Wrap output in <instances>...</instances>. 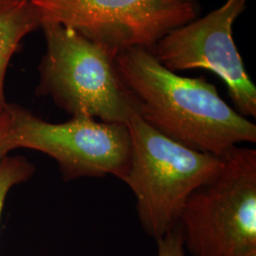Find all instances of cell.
Segmentation results:
<instances>
[{"mask_svg":"<svg viewBox=\"0 0 256 256\" xmlns=\"http://www.w3.org/2000/svg\"><path fill=\"white\" fill-rule=\"evenodd\" d=\"M248 0H227L200 19L178 28L155 46L158 62L171 72L203 68L227 86L236 111L256 117V88L250 80L232 36L234 21Z\"/></svg>","mask_w":256,"mask_h":256,"instance_id":"obj_7","label":"cell"},{"mask_svg":"<svg viewBox=\"0 0 256 256\" xmlns=\"http://www.w3.org/2000/svg\"><path fill=\"white\" fill-rule=\"evenodd\" d=\"M41 25L72 28L116 58L129 48L154 52L178 28L198 18L196 0H30Z\"/></svg>","mask_w":256,"mask_h":256,"instance_id":"obj_5","label":"cell"},{"mask_svg":"<svg viewBox=\"0 0 256 256\" xmlns=\"http://www.w3.org/2000/svg\"><path fill=\"white\" fill-rule=\"evenodd\" d=\"M239 256H256V248H252Z\"/></svg>","mask_w":256,"mask_h":256,"instance_id":"obj_12","label":"cell"},{"mask_svg":"<svg viewBox=\"0 0 256 256\" xmlns=\"http://www.w3.org/2000/svg\"><path fill=\"white\" fill-rule=\"evenodd\" d=\"M192 256H239L256 248V150L236 146L188 198L178 220Z\"/></svg>","mask_w":256,"mask_h":256,"instance_id":"obj_4","label":"cell"},{"mask_svg":"<svg viewBox=\"0 0 256 256\" xmlns=\"http://www.w3.org/2000/svg\"><path fill=\"white\" fill-rule=\"evenodd\" d=\"M156 241L158 246L156 256H185L182 232L178 224Z\"/></svg>","mask_w":256,"mask_h":256,"instance_id":"obj_10","label":"cell"},{"mask_svg":"<svg viewBox=\"0 0 256 256\" xmlns=\"http://www.w3.org/2000/svg\"><path fill=\"white\" fill-rule=\"evenodd\" d=\"M34 171V166L21 156H5L0 158V218L10 190L16 185L27 182Z\"/></svg>","mask_w":256,"mask_h":256,"instance_id":"obj_9","label":"cell"},{"mask_svg":"<svg viewBox=\"0 0 256 256\" xmlns=\"http://www.w3.org/2000/svg\"><path fill=\"white\" fill-rule=\"evenodd\" d=\"M115 64L136 115L165 137L218 158L242 144H256V124L205 77L178 75L144 48L120 52Z\"/></svg>","mask_w":256,"mask_h":256,"instance_id":"obj_1","label":"cell"},{"mask_svg":"<svg viewBox=\"0 0 256 256\" xmlns=\"http://www.w3.org/2000/svg\"><path fill=\"white\" fill-rule=\"evenodd\" d=\"M12 129L9 151L28 148L52 158L66 182L113 176L126 183L130 165L126 124L77 116L61 124L38 118L18 104H10Z\"/></svg>","mask_w":256,"mask_h":256,"instance_id":"obj_6","label":"cell"},{"mask_svg":"<svg viewBox=\"0 0 256 256\" xmlns=\"http://www.w3.org/2000/svg\"><path fill=\"white\" fill-rule=\"evenodd\" d=\"M12 129V120L8 108L0 112V158L9 153V140Z\"/></svg>","mask_w":256,"mask_h":256,"instance_id":"obj_11","label":"cell"},{"mask_svg":"<svg viewBox=\"0 0 256 256\" xmlns=\"http://www.w3.org/2000/svg\"><path fill=\"white\" fill-rule=\"evenodd\" d=\"M8 0H0V10L2 9Z\"/></svg>","mask_w":256,"mask_h":256,"instance_id":"obj_13","label":"cell"},{"mask_svg":"<svg viewBox=\"0 0 256 256\" xmlns=\"http://www.w3.org/2000/svg\"><path fill=\"white\" fill-rule=\"evenodd\" d=\"M126 126L131 151L126 184L136 198L142 228L156 240L178 224L185 202L218 172L222 158L176 142L137 115Z\"/></svg>","mask_w":256,"mask_h":256,"instance_id":"obj_3","label":"cell"},{"mask_svg":"<svg viewBox=\"0 0 256 256\" xmlns=\"http://www.w3.org/2000/svg\"><path fill=\"white\" fill-rule=\"evenodd\" d=\"M46 52L39 64L37 95L50 97L72 117L126 124L136 110L115 58L72 28L43 23Z\"/></svg>","mask_w":256,"mask_h":256,"instance_id":"obj_2","label":"cell"},{"mask_svg":"<svg viewBox=\"0 0 256 256\" xmlns=\"http://www.w3.org/2000/svg\"><path fill=\"white\" fill-rule=\"evenodd\" d=\"M41 28V20L30 0H8L0 10V112L8 108L4 92L10 61L23 38Z\"/></svg>","mask_w":256,"mask_h":256,"instance_id":"obj_8","label":"cell"}]
</instances>
